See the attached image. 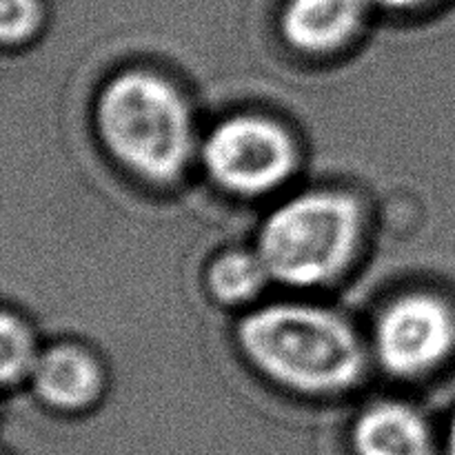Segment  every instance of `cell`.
<instances>
[{
	"label": "cell",
	"instance_id": "1",
	"mask_svg": "<svg viewBox=\"0 0 455 455\" xmlns=\"http://www.w3.org/2000/svg\"><path fill=\"white\" fill-rule=\"evenodd\" d=\"M238 345L262 376L296 394H342L363 378L360 338L342 315L323 307H260L240 323Z\"/></svg>",
	"mask_w": 455,
	"mask_h": 455
},
{
	"label": "cell",
	"instance_id": "2",
	"mask_svg": "<svg viewBox=\"0 0 455 455\" xmlns=\"http://www.w3.org/2000/svg\"><path fill=\"white\" fill-rule=\"evenodd\" d=\"M96 127L102 145L127 172L172 182L194 154V120L182 93L163 76L129 69L98 93Z\"/></svg>",
	"mask_w": 455,
	"mask_h": 455
},
{
	"label": "cell",
	"instance_id": "3",
	"mask_svg": "<svg viewBox=\"0 0 455 455\" xmlns=\"http://www.w3.org/2000/svg\"><path fill=\"white\" fill-rule=\"evenodd\" d=\"M360 235L358 200L340 191H307L267 216L256 251L271 280L289 287H318L347 269Z\"/></svg>",
	"mask_w": 455,
	"mask_h": 455
},
{
	"label": "cell",
	"instance_id": "4",
	"mask_svg": "<svg viewBox=\"0 0 455 455\" xmlns=\"http://www.w3.org/2000/svg\"><path fill=\"white\" fill-rule=\"evenodd\" d=\"M296 160L287 129L260 116L222 120L203 142V163L212 180L244 198L278 189L293 173Z\"/></svg>",
	"mask_w": 455,
	"mask_h": 455
},
{
	"label": "cell",
	"instance_id": "5",
	"mask_svg": "<svg viewBox=\"0 0 455 455\" xmlns=\"http://www.w3.org/2000/svg\"><path fill=\"white\" fill-rule=\"evenodd\" d=\"M455 347L451 307L431 293H409L382 311L376 324V354L398 378L427 376Z\"/></svg>",
	"mask_w": 455,
	"mask_h": 455
},
{
	"label": "cell",
	"instance_id": "6",
	"mask_svg": "<svg viewBox=\"0 0 455 455\" xmlns=\"http://www.w3.org/2000/svg\"><path fill=\"white\" fill-rule=\"evenodd\" d=\"M100 391V364L87 349L71 342L43 347L25 385V394L53 413L87 411Z\"/></svg>",
	"mask_w": 455,
	"mask_h": 455
},
{
	"label": "cell",
	"instance_id": "7",
	"mask_svg": "<svg viewBox=\"0 0 455 455\" xmlns=\"http://www.w3.org/2000/svg\"><path fill=\"white\" fill-rule=\"evenodd\" d=\"M351 455H443L425 413L407 403H376L355 418Z\"/></svg>",
	"mask_w": 455,
	"mask_h": 455
},
{
	"label": "cell",
	"instance_id": "8",
	"mask_svg": "<svg viewBox=\"0 0 455 455\" xmlns=\"http://www.w3.org/2000/svg\"><path fill=\"white\" fill-rule=\"evenodd\" d=\"M367 0H289L283 34L298 52L331 53L363 25Z\"/></svg>",
	"mask_w": 455,
	"mask_h": 455
},
{
	"label": "cell",
	"instance_id": "9",
	"mask_svg": "<svg viewBox=\"0 0 455 455\" xmlns=\"http://www.w3.org/2000/svg\"><path fill=\"white\" fill-rule=\"evenodd\" d=\"M40 349L34 323L20 309L0 302V395L27 385Z\"/></svg>",
	"mask_w": 455,
	"mask_h": 455
},
{
	"label": "cell",
	"instance_id": "10",
	"mask_svg": "<svg viewBox=\"0 0 455 455\" xmlns=\"http://www.w3.org/2000/svg\"><path fill=\"white\" fill-rule=\"evenodd\" d=\"M271 280L258 251H227L209 267V291L225 305H240L251 300Z\"/></svg>",
	"mask_w": 455,
	"mask_h": 455
},
{
	"label": "cell",
	"instance_id": "11",
	"mask_svg": "<svg viewBox=\"0 0 455 455\" xmlns=\"http://www.w3.org/2000/svg\"><path fill=\"white\" fill-rule=\"evenodd\" d=\"M44 25L40 0H0V49L18 52L34 43Z\"/></svg>",
	"mask_w": 455,
	"mask_h": 455
},
{
	"label": "cell",
	"instance_id": "12",
	"mask_svg": "<svg viewBox=\"0 0 455 455\" xmlns=\"http://www.w3.org/2000/svg\"><path fill=\"white\" fill-rule=\"evenodd\" d=\"M367 3L380 4V7H387V9H411L422 3H429V0H367Z\"/></svg>",
	"mask_w": 455,
	"mask_h": 455
},
{
	"label": "cell",
	"instance_id": "13",
	"mask_svg": "<svg viewBox=\"0 0 455 455\" xmlns=\"http://www.w3.org/2000/svg\"><path fill=\"white\" fill-rule=\"evenodd\" d=\"M443 455H455V416L451 425H449L447 435H444L443 440Z\"/></svg>",
	"mask_w": 455,
	"mask_h": 455
},
{
	"label": "cell",
	"instance_id": "14",
	"mask_svg": "<svg viewBox=\"0 0 455 455\" xmlns=\"http://www.w3.org/2000/svg\"><path fill=\"white\" fill-rule=\"evenodd\" d=\"M0 455H7V451H3V449H0Z\"/></svg>",
	"mask_w": 455,
	"mask_h": 455
}]
</instances>
